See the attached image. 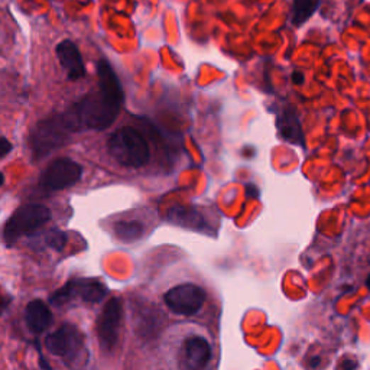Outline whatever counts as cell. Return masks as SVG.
Instances as JSON below:
<instances>
[{
    "instance_id": "cell-22",
    "label": "cell",
    "mask_w": 370,
    "mask_h": 370,
    "mask_svg": "<svg viewBox=\"0 0 370 370\" xmlns=\"http://www.w3.org/2000/svg\"><path fill=\"white\" fill-rule=\"evenodd\" d=\"M366 284H367V286L370 288V275H369V279H367V282H366Z\"/></svg>"
},
{
    "instance_id": "cell-8",
    "label": "cell",
    "mask_w": 370,
    "mask_h": 370,
    "mask_svg": "<svg viewBox=\"0 0 370 370\" xmlns=\"http://www.w3.org/2000/svg\"><path fill=\"white\" fill-rule=\"evenodd\" d=\"M167 307L178 315H196L206 303V291L194 284H181L165 293Z\"/></svg>"
},
{
    "instance_id": "cell-16",
    "label": "cell",
    "mask_w": 370,
    "mask_h": 370,
    "mask_svg": "<svg viewBox=\"0 0 370 370\" xmlns=\"http://www.w3.org/2000/svg\"><path fill=\"white\" fill-rule=\"evenodd\" d=\"M168 218H169V221H172V223L181 225L184 228H191V229H198V230L206 228L204 218L194 208L174 207L169 210Z\"/></svg>"
},
{
    "instance_id": "cell-7",
    "label": "cell",
    "mask_w": 370,
    "mask_h": 370,
    "mask_svg": "<svg viewBox=\"0 0 370 370\" xmlns=\"http://www.w3.org/2000/svg\"><path fill=\"white\" fill-rule=\"evenodd\" d=\"M123 308L118 297L108 300L97 318V340L104 352H112L120 336Z\"/></svg>"
},
{
    "instance_id": "cell-21",
    "label": "cell",
    "mask_w": 370,
    "mask_h": 370,
    "mask_svg": "<svg viewBox=\"0 0 370 370\" xmlns=\"http://www.w3.org/2000/svg\"><path fill=\"white\" fill-rule=\"evenodd\" d=\"M4 182H5V175L0 172V185H4Z\"/></svg>"
},
{
    "instance_id": "cell-15",
    "label": "cell",
    "mask_w": 370,
    "mask_h": 370,
    "mask_svg": "<svg viewBox=\"0 0 370 370\" xmlns=\"http://www.w3.org/2000/svg\"><path fill=\"white\" fill-rule=\"evenodd\" d=\"M321 2L323 0H292L291 11H289L291 25L298 28L307 23L320 9Z\"/></svg>"
},
{
    "instance_id": "cell-4",
    "label": "cell",
    "mask_w": 370,
    "mask_h": 370,
    "mask_svg": "<svg viewBox=\"0 0 370 370\" xmlns=\"http://www.w3.org/2000/svg\"><path fill=\"white\" fill-rule=\"evenodd\" d=\"M50 210L38 203H30L19 207L6 221L4 228V239L6 245H13L19 239L35 233L48 223Z\"/></svg>"
},
{
    "instance_id": "cell-9",
    "label": "cell",
    "mask_w": 370,
    "mask_h": 370,
    "mask_svg": "<svg viewBox=\"0 0 370 370\" xmlns=\"http://www.w3.org/2000/svg\"><path fill=\"white\" fill-rule=\"evenodd\" d=\"M83 175V167L71 158H58L51 162L41 175V187L50 191H61L76 185Z\"/></svg>"
},
{
    "instance_id": "cell-17",
    "label": "cell",
    "mask_w": 370,
    "mask_h": 370,
    "mask_svg": "<svg viewBox=\"0 0 370 370\" xmlns=\"http://www.w3.org/2000/svg\"><path fill=\"white\" fill-rule=\"evenodd\" d=\"M115 235L123 242H135L145 233V228L139 221H118L113 226Z\"/></svg>"
},
{
    "instance_id": "cell-6",
    "label": "cell",
    "mask_w": 370,
    "mask_h": 370,
    "mask_svg": "<svg viewBox=\"0 0 370 370\" xmlns=\"http://www.w3.org/2000/svg\"><path fill=\"white\" fill-rule=\"evenodd\" d=\"M45 347L52 354L67 363H76L86 349L83 332L72 324H62L45 339Z\"/></svg>"
},
{
    "instance_id": "cell-1",
    "label": "cell",
    "mask_w": 370,
    "mask_h": 370,
    "mask_svg": "<svg viewBox=\"0 0 370 370\" xmlns=\"http://www.w3.org/2000/svg\"><path fill=\"white\" fill-rule=\"evenodd\" d=\"M99 89L74 103L62 113L74 132L104 130L112 126L122 110L125 94L113 67L106 60L97 62Z\"/></svg>"
},
{
    "instance_id": "cell-11",
    "label": "cell",
    "mask_w": 370,
    "mask_h": 370,
    "mask_svg": "<svg viewBox=\"0 0 370 370\" xmlns=\"http://www.w3.org/2000/svg\"><path fill=\"white\" fill-rule=\"evenodd\" d=\"M58 61L71 82H79L86 76V67L79 47L69 40L61 41L57 45Z\"/></svg>"
},
{
    "instance_id": "cell-2",
    "label": "cell",
    "mask_w": 370,
    "mask_h": 370,
    "mask_svg": "<svg viewBox=\"0 0 370 370\" xmlns=\"http://www.w3.org/2000/svg\"><path fill=\"white\" fill-rule=\"evenodd\" d=\"M107 151L118 164L126 168H140L150 162L151 151L145 136L133 128H122L110 135Z\"/></svg>"
},
{
    "instance_id": "cell-10",
    "label": "cell",
    "mask_w": 370,
    "mask_h": 370,
    "mask_svg": "<svg viewBox=\"0 0 370 370\" xmlns=\"http://www.w3.org/2000/svg\"><path fill=\"white\" fill-rule=\"evenodd\" d=\"M211 359V346L201 336H193L181 346L179 361L181 366L190 370H198L208 364Z\"/></svg>"
},
{
    "instance_id": "cell-3",
    "label": "cell",
    "mask_w": 370,
    "mask_h": 370,
    "mask_svg": "<svg viewBox=\"0 0 370 370\" xmlns=\"http://www.w3.org/2000/svg\"><path fill=\"white\" fill-rule=\"evenodd\" d=\"M72 130L62 115L50 116L38 122L29 135V146L33 159L47 158L51 152L68 142Z\"/></svg>"
},
{
    "instance_id": "cell-19",
    "label": "cell",
    "mask_w": 370,
    "mask_h": 370,
    "mask_svg": "<svg viewBox=\"0 0 370 370\" xmlns=\"http://www.w3.org/2000/svg\"><path fill=\"white\" fill-rule=\"evenodd\" d=\"M12 143L9 142V139L0 136V158H5L6 155H9L12 152Z\"/></svg>"
},
{
    "instance_id": "cell-12",
    "label": "cell",
    "mask_w": 370,
    "mask_h": 370,
    "mask_svg": "<svg viewBox=\"0 0 370 370\" xmlns=\"http://www.w3.org/2000/svg\"><path fill=\"white\" fill-rule=\"evenodd\" d=\"M164 325V315L159 308L143 303L135 308V330L139 337L147 340L154 339Z\"/></svg>"
},
{
    "instance_id": "cell-20",
    "label": "cell",
    "mask_w": 370,
    "mask_h": 370,
    "mask_svg": "<svg viewBox=\"0 0 370 370\" xmlns=\"http://www.w3.org/2000/svg\"><path fill=\"white\" fill-rule=\"evenodd\" d=\"M292 80H293V83H295V84H300V83H303V80H304V76H303L301 72L295 71V72L292 74Z\"/></svg>"
},
{
    "instance_id": "cell-18",
    "label": "cell",
    "mask_w": 370,
    "mask_h": 370,
    "mask_svg": "<svg viewBox=\"0 0 370 370\" xmlns=\"http://www.w3.org/2000/svg\"><path fill=\"white\" fill-rule=\"evenodd\" d=\"M65 242H67V236L64 232H60V230H54L48 235L47 237V245L55 250H62L64 246H65Z\"/></svg>"
},
{
    "instance_id": "cell-13",
    "label": "cell",
    "mask_w": 370,
    "mask_h": 370,
    "mask_svg": "<svg viewBox=\"0 0 370 370\" xmlns=\"http://www.w3.org/2000/svg\"><path fill=\"white\" fill-rule=\"evenodd\" d=\"M276 126L279 130V136L284 140H288L293 145H304V135L300 119L291 106L279 112V115L276 116Z\"/></svg>"
},
{
    "instance_id": "cell-14",
    "label": "cell",
    "mask_w": 370,
    "mask_h": 370,
    "mask_svg": "<svg viewBox=\"0 0 370 370\" xmlns=\"http://www.w3.org/2000/svg\"><path fill=\"white\" fill-rule=\"evenodd\" d=\"M25 321L33 335H41L52 324V313L44 301L33 300L25 308Z\"/></svg>"
},
{
    "instance_id": "cell-5",
    "label": "cell",
    "mask_w": 370,
    "mask_h": 370,
    "mask_svg": "<svg viewBox=\"0 0 370 370\" xmlns=\"http://www.w3.org/2000/svg\"><path fill=\"white\" fill-rule=\"evenodd\" d=\"M107 286L100 279L79 278L68 281L64 286L57 289L50 297V303L57 307L76 300L87 304H97L107 297Z\"/></svg>"
}]
</instances>
